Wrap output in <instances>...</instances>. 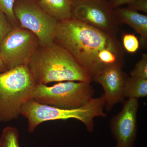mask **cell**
I'll list each match as a JSON object with an SVG mask.
<instances>
[{
    "label": "cell",
    "instance_id": "5bb4252c",
    "mask_svg": "<svg viewBox=\"0 0 147 147\" xmlns=\"http://www.w3.org/2000/svg\"><path fill=\"white\" fill-rule=\"evenodd\" d=\"M18 138L19 132L16 127H6L0 136V147H20Z\"/></svg>",
    "mask_w": 147,
    "mask_h": 147
},
{
    "label": "cell",
    "instance_id": "3957f363",
    "mask_svg": "<svg viewBox=\"0 0 147 147\" xmlns=\"http://www.w3.org/2000/svg\"><path fill=\"white\" fill-rule=\"evenodd\" d=\"M105 104L103 94L98 98H93L82 107L71 109L41 104L30 99L22 106L21 115L28 119V130L30 133L44 122L71 119L82 122L87 130L92 132L94 128L95 118L107 116L103 111Z\"/></svg>",
    "mask_w": 147,
    "mask_h": 147
},
{
    "label": "cell",
    "instance_id": "5b68a950",
    "mask_svg": "<svg viewBox=\"0 0 147 147\" xmlns=\"http://www.w3.org/2000/svg\"><path fill=\"white\" fill-rule=\"evenodd\" d=\"M90 83L73 81L58 82L53 86L36 84L32 99L37 102L63 109H74L86 104L94 94Z\"/></svg>",
    "mask_w": 147,
    "mask_h": 147
},
{
    "label": "cell",
    "instance_id": "30bf717a",
    "mask_svg": "<svg viewBox=\"0 0 147 147\" xmlns=\"http://www.w3.org/2000/svg\"><path fill=\"white\" fill-rule=\"evenodd\" d=\"M123 67L115 66L107 69L92 78L93 81L100 84L104 90L105 108L110 111L115 104L123 102L125 85L127 78Z\"/></svg>",
    "mask_w": 147,
    "mask_h": 147
},
{
    "label": "cell",
    "instance_id": "e0dca14e",
    "mask_svg": "<svg viewBox=\"0 0 147 147\" xmlns=\"http://www.w3.org/2000/svg\"><path fill=\"white\" fill-rule=\"evenodd\" d=\"M132 77L147 79V55L143 54L140 60L137 63L130 72Z\"/></svg>",
    "mask_w": 147,
    "mask_h": 147
},
{
    "label": "cell",
    "instance_id": "8992f818",
    "mask_svg": "<svg viewBox=\"0 0 147 147\" xmlns=\"http://www.w3.org/2000/svg\"><path fill=\"white\" fill-rule=\"evenodd\" d=\"M14 16L21 28L34 33L40 45L54 42L58 21L47 14L35 0H16L13 7Z\"/></svg>",
    "mask_w": 147,
    "mask_h": 147
},
{
    "label": "cell",
    "instance_id": "2e32d148",
    "mask_svg": "<svg viewBox=\"0 0 147 147\" xmlns=\"http://www.w3.org/2000/svg\"><path fill=\"white\" fill-rule=\"evenodd\" d=\"M16 0H0V11L6 15L14 27L20 26L14 16L13 7Z\"/></svg>",
    "mask_w": 147,
    "mask_h": 147
},
{
    "label": "cell",
    "instance_id": "ac0fdd59",
    "mask_svg": "<svg viewBox=\"0 0 147 147\" xmlns=\"http://www.w3.org/2000/svg\"><path fill=\"white\" fill-rule=\"evenodd\" d=\"M14 28L6 15L0 11V45Z\"/></svg>",
    "mask_w": 147,
    "mask_h": 147
},
{
    "label": "cell",
    "instance_id": "9c48e42d",
    "mask_svg": "<svg viewBox=\"0 0 147 147\" xmlns=\"http://www.w3.org/2000/svg\"><path fill=\"white\" fill-rule=\"evenodd\" d=\"M138 100L129 98L125 101L120 112L113 117L110 129L117 142L116 147H132L137 132V115Z\"/></svg>",
    "mask_w": 147,
    "mask_h": 147
},
{
    "label": "cell",
    "instance_id": "6da1fadb",
    "mask_svg": "<svg viewBox=\"0 0 147 147\" xmlns=\"http://www.w3.org/2000/svg\"><path fill=\"white\" fill-rule=\"evenodd\" d=\"M54 42L68 51L92 78L123 67L124 51L116 36L72 18L58 22Z\"/></svg>",
    "mask_w": 147,
    "mask_h": 147
},
{
    "label": "cell",
    "instance_id": "7a4b0ae2",
    "mask_svg": "<svg viewBox=\"0 0 147 147\" xmlns=\"http://www.w3.org/2000/svg\"><path fill=\"white\" fill-rule=\"evenodd\" d=\"M28 65L36 84L92 81L71 54L54 41L39 45Z\"/></svg>",
    "mask_w": 147,
    "mask_h": 147
},
{
    "label": "cell",
    "instance_id": "ffe728a7",
    "mask_svg": "<svg viewBox=\"0 0 147 147\" xmlns=\"http://www.w3.org/2000/svg\"><path fill=\"white\" fill-rule=\"evenodd\" d=\"M134 0H110L108 1L109 4L113 9L119 7L121 6L127 4Z\"/></svg>",
    "mask_w": 147,
    "mask_h": 147
},
{
    "label": "cell",
    "instance_id": "277c9868",
    "mask_svg": "<svg viewBox=\"0 0 147 147\" xmlns=\"http://www.w3.org/2000/svg\"><path fill=\"white\" fill-rule=\"evenodd\" d=\"M36 84L28 65L0 73V123L18 118Z\"/></svg>",
    "mask_w": 147,
    "mask_h": 147
},
{
    "label": "cell",
    "instance_id": "4fadbf2b",
    "mask_svg": "<svg viewBox=\"0 0 147 147\" xmlns=\"http://www.w3.org/2000/svg\"><path fill=\"white\" fill-rule=\"evenodd\" d=\"M125 97L138 98L147 96V79L132 77H127L124 88Z\"/></svg>",
    "mask_w": 147,
    "mask_h": 147
},
{
    "label": "cell",
    "instance_id": "44dd1931",
    "mask_svg": "<svg viewBox=\"0 0 147 147\" xmlns=\"http://www.w3.org/2000/svg\"><path fill=\"white\" fill-rule=\"evenodd\" d=\"M6 67L2 59L0 56V73L4 72L7 70Z\"/></svg>",
    "mask_w": 147,
    "mask_h": 147
},
{
    "label": "cell",
    "instance_id": "603a6c76",
    "mask_svg": "<svg viewBox=\"0 0 147 147\" xmlns=\"http://www.w3.org/2000/svg\"><path fill=\"white\" fill-rule=\"evenodd\" d=\"M35 1H38V0H35Z\"/></svg>",
    "mask_w": 147,
    "mask_h": 147
},
{
    "label": "cell",
    "instance_id": "7402d4cb",
    "mask_svg": "<svg viewBox=\"0 0 147 147\" xmlns=\"http://www.w3.org/2000/svg\"><path fill=\"white\" fill-rule=\"evenodd\" d=\"M82 1V0H72L74 3V4L76 3L79 2L81 1Z\"/></svg>",
    "mask_w": 147,
    "mask_h": 147
},
{
    "label": "cell",
    "instance_id": "9a60e30c",
    "mask_svg": "<svg viewBox=\"0 0 147 147\" xmlns=\"http://www.w3.org/2000/svg\"><path fill=\"white\" fill-rule=\"evenodd\" d=\"M122 47L130 54L137 53L140 47V42L137 37L133 34L124 33L122 37Z\"/></svg>",
    "mask_w": 147,
    "mask_h": 147
},
{
    "label": "cell",
    "instance_id": "52a82bcc",
    "mask_svg": "<svg viewBox=\"0 0 147 147\" xmlns=\"http://www.w3.org/2000/svg\"><path fill=\"white\" fill-rule=\"evenodd\" d=\"M39 45L34 33L20 26L14 27L0 45V56L7 70L28 65Z\"/></svg>",
    "mask_w": 147,
    "mask_h": 147
},
{
    "label": "cell",
    "instance_id": "8fae6325",
    "mask_svg": "<svg viewBox=\"0 0 147 147\" xmlns=\"http://www.w3.org/2000/svg\"><path fill=\"white\" fill-rule=\"evenodd\" d=\"M114 12L119 23L127 24L140 36V43L146 46L147 41V16L127 7H118Z\"/></svg>",
    "mask_w": 147,
    "mask_h": 147
},
{
    "label": "cell",
    "instance_id": "d6986e66",
    "mask_svg": "<svg viewBox=\"0 0 147 147\" xmlns=\"http://www.w3.org/2000/svg\"><path fill=\"white\" fill-rule=\"evenodd\" d=\"M127 8L135 11L147 13V0H134L127 4Z\"/></svg>",
    "mask_w": 147,
    "mask_h": 147
},
{
    "label": "cell",
    "instance_id": "7c38bea8",
    "mask_svg": "<svg viewBox=\"0 0 147 147\" xmlns=\"http://www.w3.org/2000/svg\"><path fill=\"white\" fill-rule=\"evenodd\" d=\"M38 5L58 22L72 18L74 3L72 0H38Z\"/></svg>",
    "mask_w": 147,
    "mask_h": 147
},
{
    "label": "cell",
    "instance_id": "ba28073f",
    "mask_svg": "<svg viewBox=\"0 0 147 147\" xmlns=\"http://www.w3.org/2000/svg\"><path fill=\"white\" fill-rule=\"evenodd\" d=\"M72 17L113 35L118 32L114 9L107 0H82L74 4Z\"/></svg>",
    "mask_w": 147,
    "mask_h": 147
}]
</instances>
